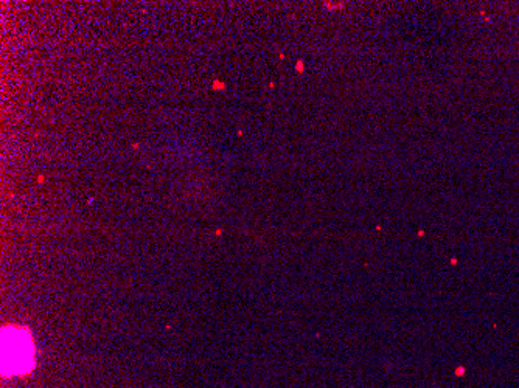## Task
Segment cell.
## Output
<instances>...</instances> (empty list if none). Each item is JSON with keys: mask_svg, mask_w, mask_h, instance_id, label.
I'll return each instance as SVG.
<instances>
[{"mask_svg": "<svg viewBox=\"0 0 519 388\" xmlns=\"http://www.w3.org/2000/svg\"><path fill=\"white\" fill-rule=\"evenodd\" d=\"M4 373L5 375H21L33 367V345L28 334L16 328L4 330Z\"/></svg>", "mask_w": 519, "mask_h": 388, "instance_id": "6da1fadb", "label": "cell"}]
</instances>
